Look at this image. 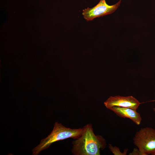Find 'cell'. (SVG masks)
<instances>
[{
  "instance_id": "1",
  "label": "cell",
  "mask_w": 155,
  "mask_h": 155,
  "mask_svg": "<svg viewBox=\"0 0 155 155\" xmlns=\"http://www.w3.org/2000/svg\"><path fill=\"white\" fill-rule=\"evenodd\" d=\"M83 133L72 142V153L74 155H99L101 150L106 146L105 140L101 135H95L92 125L84 127Z\"/></svg>"
},
{
  "instance_id": "2",
  "label": "cell",
  "mask_w": 155,
  "mask_h": 155,
  "mask_svg": "<svg viewBox=\"0 0 155 155\" xmlns=\"http://www.w3.org/2000/svg\"><path fill=\"white\" fill-rule=\"evenodd\" d=\"M84 127L78 129L66 127L61 123L55 122L50 134L42 140L40 143L32 150V154L38 155L42 150L48 148L53 143L69 138L77 139L82 135Z\"/></svg>"
},
{
  "instance_id": "3",
  "label": "cell",
  "mask_w": 155,
  "mask_h": 155,
  "mask_svg": "<svg viewBox=\"0 0 155 155\" xmlns=\"http://www.w3.org/2000/svg\"><path fill=\"white\" fill-rule=\"evenodd\" d=\"M134 145L142 155L152 154L155 151V129L151 127L141 128L133 138Z\"/></svg>"
},
{
  "instance_id": "4",
  "label": "cell",
  "mask_w": 155,
  "mask_h": 155,
  "mask_svg": "<svg viewBox=\"0 0 155 155\" xmlns=\"http://www.w3.org/2000/svg\"><path fill=\"white\" fill-rule=\"evenodd\" d=\"M121 0L113 5H109L105 0H100L99 2L93 7H88L83 10L82 14L84 18L87 21L92 20L114 13L119 6Z\"/></svg>"
},
{
  "instance_id": "5",
  "label": "cell",
  "mask_w": 155,
  "mask_h": 155,
  "mask_svg": "<svg viewBox=\"0 0 155 155\" xmlns=\"http://www.w3.org/2000/svg\"><path fill=\"white\" fill-rule=\"evenodd\" d=\"M140 104L138 100L132 96H111L104 102V106L108 109L111 107L117 106L137 110Z\"/></svg>"
},
{
  "instance_id": "6",
  "label": "cell",
  "mask_w": 155,
  "mask_h": 155,
  "mask_svg": "<svg viewBox=\"0 0 155 155\" xmlns=\"http://www.w3.org/2000/svg\"><path fill=\"white\" fill-rule=\"evenodd\" d=\"M109 109L120 117L131 119L137 125H139L141 123L142 117L136 109L117 106L111 107Z\"/></svg>"
},
{
  "instance_id": "7",
  "label": "cell",
  "mask_w": 155,
  "mask_h": 155,
  "mask_svg": "<svg viewBox=\"0 0 155 155\" xmlns=\"http://www.w3.org/2000/svg\"><path fill=\"white\" fill-rule=\"evenodd\" d=\"M108 147L110 150L115 155H126L127 154L128 149H125L123 152H121L118 147L113 146L111 144H109Z\"/></svg>"
},
{
  "instance_id": "8",
  "label": "cell",
  "mask_w": 155,
  "mask_h": 155,
  "mask_svg": "<svg viewBox=\"0 0 155 155\" xmlns=\"http://www.w3.org/2000/svg\"><path fill=\"white\" fill-rule=\"evenodd\" d=\"M129 155H142V153L140 152L139 149L135 148L133 149L132 152L129 154Z\"/></svg>"
},
{
  "instance_id": "9",
  "label": "cell",
  "mask_w": 155,
  "mask_h": 155,
  "mask_svg": "<svg viewBox=\"0 0 155 155\" xmlns=\"http://www.w3.org/2000/svg\"><path fill=\"white\" fill-rule=\"evenodd\" d=\"M154 101H155V100H151V101H148V102H154Z\"/></svg>"
},
{
  "instance_id": "10",
  "label": "cell",
  "mask_w": 155,
  "mask_h": 155,
  "mask_svg": "<svg viewBox=\"0 0 155 155\" xmlns=\"http://www.w3.org/2000/svg\"><path fill=\"white\" fill-rule=\"evenodd\" d=\"M152 155H155V151Z\"/></svg>"
}]
</instances>
